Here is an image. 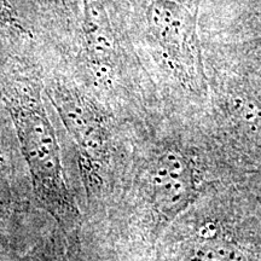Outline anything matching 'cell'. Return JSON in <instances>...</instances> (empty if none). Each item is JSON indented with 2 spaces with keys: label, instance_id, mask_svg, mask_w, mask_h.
Listing matches in <instances>:
<instances>
[{
  "label": "cell",
  "instance_id": "obj_1",
  "mask_svg": "<svg viewBox=\"0 0 261 261\" xmlns=\"http://www.w3.org/2000/svg\"><path fill=\"white\" fill-rule=\"evenodd\" d=\"M6 102L39 202L64 231H73L80 213L65 181L60 145L44 108L18 94L8 96Z\"/></svg>",
  "mask_w": 261,
  "mask_h": 261
},
{
  "label": "cell",
  "instance_id": "obj_2",
  "mask_svg": "<svg viewBox=\"0 0 261 261\" xmlns=\"http://www.w3.org/2000/svg\"><path fill=\"white\" fill-rule=\"evenodd\" d=\"M146 188L155 224L168 226L197 198L200 182L194 161L179 150L161 152L148 169Z\"/></svg>",
  "mask_w": 261,
  "mask_h": 261
},
{
  "label": "cell",
  "instance_id": "obj_3",
  "mask_svg": "<svg viewBox=\"0 0 261 261\" xmlns=\"http://www.w3.org/2000/svg\"><path fill=\"white\" fill-rule=\"evenodd\" d=\"M58 110L79 149L85 174L89 175V180H92L108 154L107 126L96 112L81 103L63 104Z\"/></svg>",
  "mask_w": 261,
  "mask_h": 261
},
{
  "label": "cell",
  "instance_id": "obj_4",
  "mask_svg": "<svg viewBox=\"0 0 261 261\" xmlns=\"http://www.w3.org/2000/svg\"><path fill=\"white\" fill-rule=\"evenodd\" d=\"M190 261H248L242 250L224 238L211 237L202 241Z\"/></svg>",
  "mask_w": 261,
  "mask_h": 261
},
{
  "label": "cell",
  "instance_id": "obj_5",
  "mask_svg": "<svg viewBox=\"0 0 261 261\" xmlns=\"http://www.w3.org/2000/svg\"><path fill=\"white\" fill-rule=\"evenodd\" d=\"M8 261H65V257L56 241L51 240L29 250L24 255Z\"/></svg>",
  "mask_w": 261,
  "mask_h": 261
},
{
  "label": "cell",
  "instance_id": "obj_6",
  "mask_svg": "<svg viewBox=\"0 0 261 261\" xmlns=\"http://www.w3.org/2000/svg\"><path fill=\"white\" fill-rule=\"evenodd\" d=\"M11 203V190H10V182L6 169L2 159H0V219L9 211Z\"/></svg>",
  "mask_w": 261,
  "mask_h": 261
}]
</instances>
